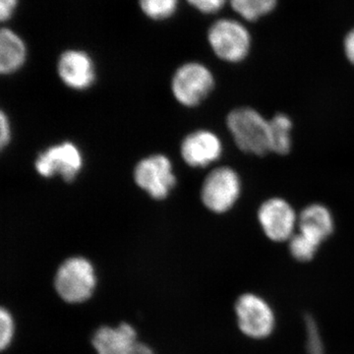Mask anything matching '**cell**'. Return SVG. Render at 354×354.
Here are the masks:
<instances>
[{"mask_svg": "<svg viewBox=\"0 0 354 354\" xmlns=\"http://www.w3.org/2000/svg\"><path fill=\"white\" fill-rule=\"evenodd\" d=\"M97 286L95 268L87 258L75 256L64 261L55 277L58 297L69 304L87 301Z\"/></svg>", "mask_w": 354, "mask_h": 354, "instance_id": "cell-1", "label": "cell"}, {"mask_svg": "<svg viewBox=\"0 0 354 354\" xmlns=\"http://www.w3.org/2000/svg\"><path fill=\"white\" fill-rule=\"evenodd\" d=\"M235 144L242 152L263 156L270 152L269 120L252 108L235 109L227 118Z\"/></svg>", "mask_w": 354, "mask_h": 354, "instance_id": "cell-2", "label": "cell"}, {"mask_svg": "<svg viewBox=\"0 0 354 354\" xmlns=\"http://www.w3.org/2000/svg\"><path fill=\"white\" fill-rule=\"evenodd\" d=\"M215 87L211 70L200 62H187L176 70L171 80L172 95L186 108H195Z\"/></svg>", "mask_w": 354, "mask_h": 354, "instance_id": "cell-3", "label": "cell"}, {"mask_svg": "<svg viewBox=\"0 0 354 354\" xmlns=\"http://www.w3.org/2000/svg\"><path fill=\"white\" fill-rule=\"evenodd\" d=\"M234 310L237 326L247 337L267 339L276 328V315L271 305L256 293L241 295L235 302Z\"/></svg>", "mask_w": 354, "mask_h": 354, "instance_id": "cell-4", "label": "cell"}, {"mask_svg": "<svg viewBox=\"0 0 354 354\" xmlns=\"http://www.w3.org/2000/svg\"><path fill=\"white\" fill-rule=\"evenodd\" d=\"M208 41L216 57L230 64L245 59L251 48L248 30L232 19L216 21L209 29Z\"/></svg>", "mask_w": 354, "mask_h": 354, "instance_id": "cell-5", "label": "cell"}, {"mask_svg": "<svg viewBox=\"0 0 354 354\" xmlns=\"http://www.w3.org/2000/svg\"><path fill=\"white\" fill-rule=\"evenodd\" d=\"M241 180L232 167L213 169L202 184L201 200L209 211L225 214L236 204L241 196Z\"/></svg>", "mask_w": 354, "mask_h": 354, "instance_id": "cell-6", "label": "cell"}, {"mask_svg": "<svg viewBox=\"0 0 354 354\" xmlns=\"http://www.w3.org/2000/svg\"><path fill=\"white\" fill-rule=\"evenodd\" d=\"M133 176L138 187L158 201L169 197L176 187V177L171 160L160 153L140 160L135 167Z\"/></svg>", "mask_w": 354, "mask_h": 354, "instance_id": "cell-7", "label": "cell"}, {"mask_svg": "<svg viewBox=\"0 0 354 354\" xmlns=\"http://www.w3.org/2000/svg\"><path fill=\"white\" fill-rule=\"evenodd\" d=\"M82 167V153L72 142L50 147L39 153L35 162V169L39 176L44 178L59 176L67 183H72Z\"/></svg>", "mask_w": 354, "mask_h": 354, "instance_id": "cell-8", "label": "cell"}, {"mask_svg": "<svg viewBox=\"0 0 354 354\" xmlns=\"http://www.w3.org/2000/svg\"><path fill=\"white\" fill-rule=\"evenodd\" d=\"M258 221L263 232L274 242L290 241L295 234L298 218L295 209L283 198L274 197L261 205Z\"/></svg>", "mask_w": 354, "mask_h": 354, "instance_id": "cell-9", "label": "cell"}, {"mask_svg": "<svg viewBox=\"0 0 354 354\" xmlns=\"http://www.w3.org/2000/svg\"><path fill=\"white\" fill-rule=\"evenodd\" d=\"M92 344L97 354H155L148 344L138 341L136 330L128 323L115 328L102 326L93 335Z\"/></svg>", "mask_w": 354, "mask_h": 354, "instance_id": "cell-10", "label": "cell"}, {"mask_svg": "<svg viewBox=\"0 0 354 354\" xmlns=\"http://www.w3.org/2000/svg\"><path fill=\"white\" fill-rule=\"evenodd\" d=\"M57 73L67 87L87 90L95 80V67L92 57L85 51L68 50L62 53L57 62Z\"/></svg>", "mask_w": 354, "mask_h": 354, "instance_id": "cell-11", "label": "cell"}, {"mask_svg": "<svg viewBox=\"0 0 354 354\" xmlns=\"http://www.w3.org/2000/svg\"><path fill=\"white\" fill-rule=\"evenodd\" d=\"M223 143L216 133L197 130L188 134L181 143L184 162L192 167H206L221 157Z\"/></svg>", "mask_w": 354, "mask_h": 354, "instance_id": "cell-12", "label": "cell"}, {"mask_svg": "<svg viewBox=\"0 0 354 354\" xmlns=\"http://www.w3.org/2000/svg\"><path fill=\"white\" fill-rule=\"evenodd\" d=\"M298 227L299 232L305 236L322 245L334 232V218L330 209L324 205H309L300 213Z\"/></svg>", "mask_w": 354, "mask_h": 354, "instance_id": "cell-13", "label": "cell"}, {"mask_svg": "<svg viewBox=\"0 0 354 354\" xmlns=\"http://www.w3.org/2000/svg\"><path fill=\"white\" fill-rule=\"evenodd\" d=\"M27 48L17 32L9 28L0 32V72L4 75L15 73L24 65Z\"/></svg>", "mask_w": 354, "mask_h": 354, "instance_id": "cell-14", "label": "cell"}, {"mask_svg": "<svg viewBox=\"0 0 354 354\" xmlns=\"http://www.w3.org/2000/svg\"><path fill=\"white\" fill-rule=\"evenodd\" d=\"M292 122L288 115L278 113L269 120L270 152L286 155L291 150Z\"/></svg>", "mask_w": 354, "mask_h": 354, "instance_id": "cell-15", "label": "cell"}, {"mask_svg": "<svg viewBox=\"0 0 354 354\" xmlns=\"http://www.w3.org/2000/svg\"><path fill=\"white\" fill-rule=\"evenodd\" d=\"M234 12L247 21H256L271 13L277 6V0H230Z\"/></svg>", "mask_w": 354, "mask_h": 354, "instance_id": "cell-16", "label": "cell"}, {"mask_svg": "<svg viewBox=\"0 0 354 354\" xmlns=\"http://www.w3.org/2000/svg\"><path fill=\"white\" fill-rule=\"evenodd\" d=\"M179 0H139L140 8L153 21L169 19L178 8Z\"/></svg>", "mask_w": 354, "mask_h": 354, "instance_id": "cell-17", "label": "cell"}, {"mask_svg": "<svg viewBox=\"0 0 354 354\" xmlns=\"http://www.w3.org/2000/svg\"><path fill=\"white\" fill-rule=\"evenodd\" d=\"M320 244L305 236L301 232H297L288 241V249L291 256L299 262H309L315 257Z\"/></svg>", "mask_w": 354, "mask_h": 354, "instance_id": "cell-18", "label": "cell"}, {"mask_svg": "<svg viewBox=\"0 0 354 354\" xmlns=\"http://www.w3.org/2000/svg\"><path fill=\"white\" fill-rule=\"evenodd\" d=\"M14 330H15V325H14L13 317L10 312L4 307L0 309V349L4 351L10 346L14 337Z\"/></svg>", "mask_w": 354, "mask_h": 354, "instance_id": "cell-19", "label": "cell"}, {"mask_svg": "<svg viewBox=\"0 0 354 354\" xmlns=\"http://www.w3.org/2000/svg\"><path fill=\"white\" fill-rule=\"evenodd\" d=\"M307 337H308L309 354H324L322 339L314 320L310 317L306 318Z\"/></svg>", "mask_w": 354, "mask_h": 354, "instance_id": "cell-20", "label": "cell"}, {"mask_svg": "<svg viewBox=\"0 0 354 354\" xmlns=\"http://www.w3.org/2000/svg\"><path fill=\"white\" fill-rule=\"evenodd\" d=\"M188 4L204 14L218 12L225 6L227 0H186Z\"/></svg>", "mask_w": 354, "mask_h": 354, "instance_id": "cell-21", "label": "cell"}, {"mask_svg": "<svg viewBox=\"0 0 354 354\" xmlns=\"http://www.w3.org/2000/svg\"><path fill=\"white\" fill-rule=\"evenodd\" d=\"M0 134H1L0 135V144H1V148L4 149L8 145L11 139L10 122L4 111H1V115H0Z\"/></svg>", "mask_w": 354, "mask_h": 354, "instance_id": "cell-22", "label": "cell"}, {"mask_svg": "<svg viewBox=\"0 0 354 354\" xmlns=\"http://www.w3.org/2000/svg\"><path fill=\"white\" fill-rule=\"evenodd\" d=\"M19 0H0V20L6 22L10 20L15 13Z\"/></svg>", "mask_w": 354, "mask_h": 354, "instance_id": "cell-23", "label": "cell"}, {"mask_svg": "<svg viewBox=\"0 0 354 354\" xmlns=\"http://www.w3.org/2000/svg\"><path fill=\"white\" fill-rule=\"evenodd\" d=\"M344 53L351 64L354 65V29L346 35L344 43Z\"/></svg>", "mask_w": 354, "mask_h": 354, "instance_id": "cell-24", "label": "cell"}]
</instances>
